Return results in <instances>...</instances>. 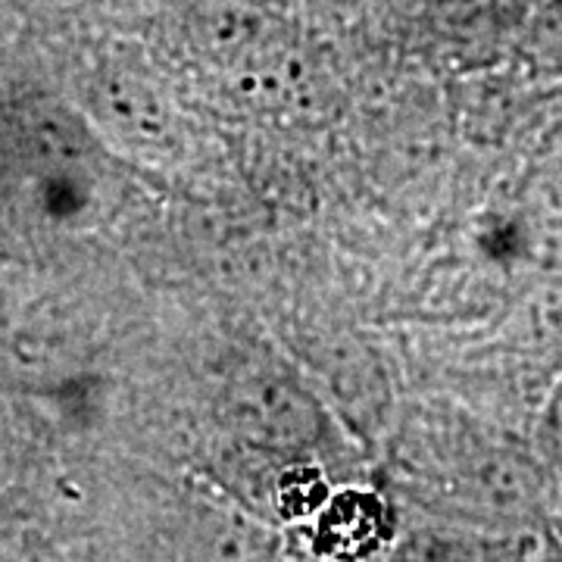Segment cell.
<instances>
[{"label": "cell", "instance_id": "obj_3", "mask_svg": "<svg viewBox=\"0 0 562 562\" xmlns=\"http://www.w3.org/2000/svg\"><path fill=\"white\" fill-rule=\"evenodd\" d=\"M313 519L322 557H360L382 541L384 506L366 491L331 494Z\"/></svg>", "mask_w": 562, "mask_h": 562}, {"label": "cell", "instance_id": "obj_4", "mask_svg": "<svg viewBox=\"0 0 562 562\" xmlns=\"http://www.w3.org/2000/svg\"><path fill=\"white\" fill-rule=\"evenodd\" d=\"M331 491L328 482L316 465L310 462H297V465H288L281 472L279 484H276V509L288 522H303V519H313L322 506L328 503Z\"/></svg>", "mask_w": 562, "mask_h": 562}, {"label": "cell", "instance_id": "obj_2", "mask_svg": "<svg viewBox=\"0 0 562 562\" xmlns=\"http://www.w3.org/2000/svg\"><path fill=\"white\" fill-rule=\"evenodd\" d=\"M94 110L110 128L135 144H166L169 138V110L162 94L135 69H103L94 81Z\"/></svg>", "mask_w": 562, "mask_h": 562}, {"label": "cell", "instance_id": "obj_5", "mask_svg": "<svg viewBox=\"0 0 562 562\" xmlns=\"http://www.w3.org/2000/svg\"><path fill=\"white\" fill-rule=\"evenodd\" d=\"M543 438H547V450L562 472V382L553 387L547 409H543Z\"/></svg>", "mask_w": 562, "mask_h": 562}, {"label": "cell", "instance_id": "obj_6", "mask_svg": "<svg viewBox=\"0 0 562 562\" xmlns=\"http://www.w3.org/2000/svg\"><path fill=\"white\" fill-rule=\"evenodd\" d=\"M384 3L401 7V10H422V7H428V3H435V0H384Z\"/></svg>", "mask_w": 562, "mask_h": 562}, {"label": "cell", "instance_id": "obj_1", "mask_svg": "<svg viewBox=\"0 0 562 562\" xmlns=\"http://www.w3.org/2000/svg\"><path fill=\"white\" fill-rule=\"evenodd\" d=\"M225 413L238 438L266 450H303L322 431V413L313 397L291 379L266 372L232 384Z\"/></svg>", "mask_w": 562, "mask_h": 562}]
</instances>
